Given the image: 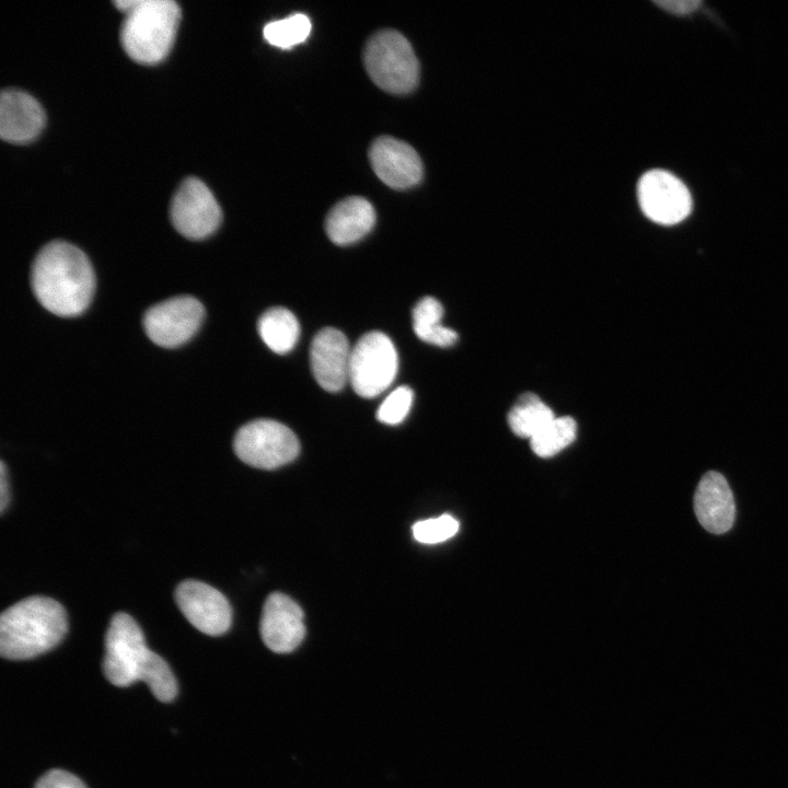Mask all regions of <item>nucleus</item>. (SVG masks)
<instances>
[{
  "instance_id": "8",
  "label": "nucleus",
  "mask_w": 788,
  "mask_h": 788,
  "mask_svg": "<svg viewBox=\"0 0 788 788\" xmlns=\"http://www.w3.org/2000/svg\"><path fill=\"white\" fill-rule=\"evenodd\" d=\"M204 316V306L197 299L179 296L150 308L143 316V328L158 346L174 348L193 337Z\"/></svg>"
},
{
  "instance_id": "26",
  "label": "nucleus",
  "mask_w": 788,
  "mask_h": 788,
  "mask_svg": "<svg viewBox=\"0 0 788 788\" xmlns=\"http://www.w3.org/2000/svg\"><path fill=\"white\" fill-rule=\"evenodd\" d=\"M654 3L673 14H690L702 5V1L697 0H661Z\"/></svg>"
},
{
  "instance_id": "13",
  "label": "nucleus",
  "mask_w": 788,
  "mask_h": 788,
  "mask_svg": "<svg viewBox=\"0 0 788 788\" xmlns=\"http://www.w3.org/2000/svg\"><path fill=\"white\" fill-rule=\"evenodd\" d=\"M369 158L376 176L394 189L415 186L422 177L418 153L408 143L395 138H378L370 148Z\"/></svg>"
},
{
  "instance_id": "27",
  "label": "nucleus",
  "mask_w": 788,
  "mask_h": 788,
  "mask_svg": "<svg viewBox=\"0 0 788 788\" xmlns=\"http://www.w3.org/2000/svg\"><path fill=\"white\" fill-rule=\"evenodd\" d=\"M10 501L9 482L4 462L0 463V512L3 513Z\"/></svg>"
},
{
  "instance_id": "12",
  "label": "nucleus",
  "mask_w": 788,
  "mask_h": 788,
  "mask_svg": "<svg viewBox=\"0 0 788 788\" xmlns=\"http://www.w3.org/2000/svg\"><path fill=\"white\" fill-rule=\"evenodd\" d=\"M304 635L301 607L283 593H271L265 601L260 618L264 644L276 653H288L301 644Z\"/></svg>"
},
{
  "instance_id": "3",
  "label": "nucleus",
  "mask_w": 788,
  "mask_h": 788,
  "mask_svg": "<svg viewBox=\"0 0 788 788\" xmlns=\"http://www.w3.org/2000/svg\"><path fill=\"white\" fill-rule=\"evenodd\" d=\"M67 629L66 610L58 601L25 598L1 613L0 653L8 660L33 659L56 647Z\"/></svg>"
},
{
  "instance_id": "11",
  "label": "nucleus",
  "mask_w": 788,
  "mask_h": 788,
  "mask_svg": "<svg viewBox=\"0 0 788 788\" xmlns=\"http://www.w3.org/2000/svg\"><path fill=\"white\" fill-rule=\"evenodd\" d=\"M174 598L183 615L199 631L220 636L230 628L231 606L213 587L198 580H184L176 587Z\"/></svg>"
},
{
  "instance_id": "1",
  "label": "nucleus",
  "mask_w": 788,
  "mask_h": 788,
  "mask_svg": "<svg viewBox=\"0 0 788 788\" xmlns=\"http://www.w3.org/2000/svg\"><path fill=\"white\" fill-rule=\"evenodd\" d=\"M31 285L46 310L58 316H76L90 304L95 277L81 250L65 241H53L36 255Z\"/></svg>"
},
{
  "instance_id": "20",
  "label": "nucleus",
  "mask_w": 788,
  "mask_h": 788,
  "mask_svg": "<svg viewBox=\"0 0 788 788\" xmlns=\"http://www.w3.org/2000/svg\"><path fill=\"white\" fill-rule=\"evenodd\" d=\"M555 414L536 394H522L508 414L512 432L521 438H533L554 418Z\"/></svg>"
},
{
  "instance_id": "9",
  "label": "nucleus",
  "mask_w": 788,
  "mask_h": 788,
  "mask_svg": "<svg viewBox=\"0 0 788 788\" xmlns=\"http://www.w3.org/2000/svg\"><path fill=\"white\" fill-rule=\"evenodd\" d=\"M170 215L174 228L190 240L209 236L222 218L213 194L196 177H188L179 185L171 200Z\"/></svg>"
},
{
  "instance_id": "4",
  "label": "nucleus",
  "mask_w": 788,
  "mask_h": 788,
  "mask_svg": "<svg viewBox=\"0 0 788 788\" xmlns=\"http://www.w3.org/2000/svg\"><path fill=\"white\" fill-rule=\"evenodd\" d=\"M124 14L120 42L128 56L146 65L161 61L173 45L179 5L173 0H135Z\"/></svg>"
},
{
  "instance_id": "15",
  "label": "nucleus",
  "mask_w": 788,
  "mask_h": 788,
  "mask_svg": "<svg viewBox=\"0 0 788 788\" xmlns=\"http://www.w3.org/2000/svg\"><path fill=\"white\" fill-rule=\"evenodd\" d=\"M694 511L700 525L710 533L728 532L735 519L732 490L718 472H707L699 480L694 495Z\"/></svg>"
},
{
  "instance_id": "19",
  "label": "nucleus",
  "mask_w": 788,
  "mask_h": 788,
  "mask_svg": "<svg viewBox=\"0 0 788 788\" xmlns=\"http://www.w3.org/2000/svg\"><path fill=\"white\" fill-rule=\"evenodd\" d=\"M443 308L433 297L420 299L413 309V328L419 339L438 346L450 347L457 340L455 331L442 325Z\"/></svg>"
},
{
  "instance_id": "25",
  "label": "nucleus",
  "mask_w": 788,
  "mask_h": 788,
  "mask_svg": "<svg viewBox=\"0 0 788 788\" xmlns=\"http://www.w3.org/2000/svg\"><path fill=\"white\" fill-rule=\"evenodd\" d=\"M34 788H86V786L73 774L56 768L45 773Z\"/></svg>"
},
{
  "instance_id": "17",
  "label": "nucleus",
  "mask_w": 788,
  "mask_h": 788,
  "mask_svg": "<svg viewBox=\"0 0 788 788\" xmlns=\"http://www.w3.org/2000/svg\"><path fill=\"white\" fill-rule=\"evenodd\" d=\"M375 223V211L369 200L352 196L337 202L328 212L325 230L337 245L352 244L368 234Z\"/></svg>"
},
{
  "instance_id": "6",
  "label": "nucleus",
  "mask_w": 788,
  "mask_h": 788,
  "mask_svg": "<svg viewBox=\"0 0 788 788\" xmlns=\"http://www.w3.org/2000/svg\"><path fill=\"white\" fill-rule=\"evenodd\" d=\"M233 449L245 464L274 470L293 461L300 443L287 426L271 419H257L237 430Z\"/></svg>"
},
{
  "instance_id": "10",
  "label": "nucleus",
  "mask_w": 788,
  "mask_h": 788,
  "mask_svg": "<svg viewBox=\"0 0 788 788\" xmlns=\"http://www.w3.org/2000/svg\"><path fill=\"white\" fill-rule=\"evenodd\" d=\"M637 194L645 216L659 224H676L692 210V197L687 187L664 170L645 173L638 182Z\"/></svg>"
},
{
  "instance_id": "2",
  "label": "nucleus",
  "mask_w": 788,
  "mask_h": 788,
  "mask_svg": "<svg viewBox=\"0 0 788 788\" xmlns=\"http://www.w3.org/2000/svg\"><path fill=\"white\" fill-rule=\"evenodd\" d=\"M104 676L115 686L143 681L160 702H171L177 683L166 661L151 651L137 622L125 612L116 613L105 635Z\"/></svg>"
},
{
  "instance_id": "14",
  "label": "nucleus",
  "mask_w": 788,
  "mask_h": 788,
  "mask_svg": "<svg viewBox=\"0 0 788 788\" xmlns=\"http://www.w3.org/2000/svg\"><path fill=\"white\" fill-rule=\"evenodd\" d=\"M350 355L348 340L340 331L326 327L314 336L310 362L313 376L321 387L338 392L345 386L349 381Z\"/></svg>"
},
{
  "instance_id": "5",
  "label": "nucleus",
  "mask_w": 788,
  "mask_h": 788,
  "mask_svg": "<svg viewBox=\"0 0 788 788\" xmlns=\"http://www.w3.org/2000/svg\"><path fill=\"white\" fill-rule=\"evenodd\" d=\"M363 62L372 81L386 92L408 93L418 83V59L405 36L394 30L380 31L368 40Z\"/></svg>"
},
{
  "instance_id": "18",
  "label": "nucleus",
  "mask_w": 788,
  "mask_h": 788,
  "mask_svg": "<svg viewBox=\"0 0 788 788\" xmlns=\"http://www.w3.org/2000/svg\"><path fill=\"white\" fill-rule=\"evenodd\" d=\"M257 329L267 347L279 355L291 351L300 336L297 317L281 306L267 310L259 317Z\"/></svg>"
},
{
  "instance_id": "21",
  "label": "nucleus",
  "mask_w": 788,
  "mask_h": 788,
  "mask_svg": "<svg viewBox=\"0 0 788 788\" xmlns=\"http://www.w3.org/2000/svg\"><path fill=\"white\" fill-rule=\"evenodd\" d=\"M576 436L577 424L572 417H555L530 439V444L536 455L551 457L571 444Z\"/></svg>"
},
{
  "instance_id": "22",
  "label": "nucleus",
  "mask_w": 788,
  "mask_h": 788,
  "mask_svg": "<svg viewBox=\"0 0 788 788\" xmlns=\"http://www.w3.org/2000/svg\"><path fill=\"white\" fill-rule=\"evenodd\" d=\"M311 28L310 19L304 14L297 13L269 22L265 25L263 34L270 45L288 49L303 43L309 37Z\"/></svg>"
},
{
  "instance_id": "7",
  "label": "nucleus",
  "mask_w": 788,
  "mask_h": 788,
  "mask_svg": "<svg viewBox=\"0 0 788 788\" xmlns=\"http://www.w3.org/2000/svg\"><path fill=\"white\" fill-rule=\"evenodd\" d=\"M398 356L392 340L382 332L364 334L351 348L349 382L364 398L384 392L395 380Z\"/></svg>"
},
{
  "instance_id": "23",
  "label": "nucleus",
  "mask_w": 788,
  "mask_h": 788,
  "mask_svg": "<svg viewBox=\"0 0 788 788\" xmlns=\"http://www.w3.org/2000/svg\"><path fill=\"white\" fill-rule=\"evenodd\" d=\"M459 522L452 515L443 514L416 522L413 528L414 538L422 544H436L456 534Z\"/></svg>"
},
{
  "instance_id": "16",
  "label": "nucleus",
  "mask_w": 788,
  "mask_h": 788,
  "mask_svg": "<svg viewBox=\"0 0 788 788\" xmlns=\"http://www.w3.org/2000/svg\"><path fill=\"white\" fill-rule=\"evenodd\" d=\"M45 125V113L31 94L7 89L0 96V136L13 143L33 140Z\"/></svg>"
},
{
  "instance_id": "24",
  "label": "nucleus",
  "mask_w": 788,
  "mask_h": 788,
  "mask_svg": "<svg viewBox=\"0 0 788 788\" xmlns=\"http://www.w3.org/2000/svg\"><path fill=\"white\" fill-rule=\"evenodd\" d=\"M414 401V393L408 386H398L382 402L376 412L379 421L385 425H397L408 415Z\"/></svg>"
}]
</instances>
